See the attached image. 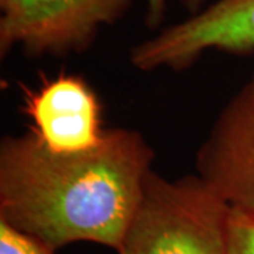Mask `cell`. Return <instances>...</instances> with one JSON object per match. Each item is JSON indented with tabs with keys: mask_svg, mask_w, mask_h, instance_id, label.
<instances>
[{
	"mask_svg": "<svg viewBox=\"0 0 254 254\" xmlns=\"http://www.w3.org/2000/svg\"><path fill=\"white\" fill-rule=\"evenodd\" d=\"M155 154L141 133L110 128L98 147L61 154L31 131L0 143V220L51 250L89 242L118 250Z\"/></svg>",
	"mask_w": 254,
	"mask_h": 254,
	"instance_id": "1",
	"label": "cell"
},
{
	"mask_svg": "<svg viewBox=\"0 0 254 254\" xmlns=\"http://www.w3.org/2000/svg\"><path fill=\"white\" fill-rule=\"evenodd\" d=\"M230 205L198 175H148L116 254H226Z\"/></svg>",
	"mask_w": 254,
	"mask_h": 254,
	"instance_id": "2",
	"label": "cell"
},
{
	"mask_svg": "<svg viewBox=\"0 0 254 254\" xmlns=\"http://www.w3.org/2000/svg\"><path fill=\"white\" fill-rule=\"evenodd\" d=\"M128 7L130 0H6L0 4V54L14 47L28 57L79 54Z\"/></svg>",
	"mask_w": 254,
	"mask_h": 254,
	"instance_id": "3",
	"label": "cell"
},
{
	"mask_svg": "<svg viewBox=\"0 0 254 254\" xmlns=\"http://www.w3.org/2000/svg\"><path fill=\"white\" fill-rule=\"evenodd\" d=\"M209 50L247 55L254 51V0H218L205 10L164 28L130 50L140 71H182Z\"/></svg>",
	"mask_w": 254,
	"mask_h": 254,
	"instance_id": "4",
	"label": "cell"
},
{
	"mask_svg": "<svg viewBox=\"0 0 254 254\" xmlns=\"http://www.w3.org/2000/svg\"><path fill=\"white\" fill-rule=\"evenodd\" d=\"M195 167L209 190L254 215V75L220 110Z\"/></svg>",
	"mask_w": 254,
	"mask_h": 254,
	"instance_id": "5",
	"label": "cell"
},
{
	"mask_svg": "<svg viewBox=\"0 0 254 254\" xmlns=\"http://www.w3.org/2000/svg\"><path fill=\"white\" fill-rule=\"evenodd\" d=\"M21 113L31 131L48 150L61 154L88 151L102 143V106L96 92L79 75L43 78L36 88L23 86Z\"/></svg>",
	"mask_w": 254,
	"mask_h": 254,
	"instance_id": "6",
	"label": "cell"
},
{
	"mask_svg": "<svg viewBox=\"0 0 254 254\" xmlns=\"http://www.w3.org/2000/svg\"><path fill=\"white\" fill-rule=\"evenodd\" d=\"M226 254H254V215L230 206Z\"/></svg>",
	"mask_w": 254,
	"mask_h": 254,
	"instance_id": "7",
	"label": "cell"
},
{
	"mask_svg": "<svg viewBox=\"0 0 254 254\" xmlns=\"http://www.w3.org/2000/svg\"><path fill=\"white\" fill-rule=\"evenodd\" d=\"M0 254H55V252L0 220Z\"/></svg>",
	"mask_w": 254,
	"mask_h": 254,
	"instance_id": "8",
	"label": "cell"
},
{
	"mask_svg": "<svg viewBox=\"0 0 254 254\" xmlns=\"http://www.w3.org/2000/svg\"><path fill=\"white\" fill-rule=\"evenodd\" d=\"M190 11H196L203 0H180ZM167 9V0H147V24L150 27H157L164 17Z\"/></svg>",
	"mask_w": 254,
	"mask_h": 254,
	"instance_id": "9",
	"label": "cell"
},
{
	"mask_svg": "<svg viewBox=\"0 0 254 254\" xmlns=\"http://www.w3.org/2000/svg\"><path fill=\"white\" fill-rule=\"evenodd\" d=\"M3 1H6V0H0V4H1V3H3Z\"/></svg>",
	"mask_w": 254,
	"mask_h": 254,
	"instance_id": "10",
	"label": "cell"
}]
</instances>
